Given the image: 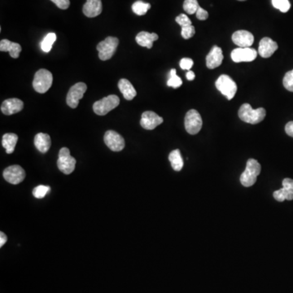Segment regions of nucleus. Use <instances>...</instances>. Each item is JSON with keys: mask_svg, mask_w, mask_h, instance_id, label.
I'll return each mask as SVG.
<instances>
[{"mask_svg": "<svg viewBox=\"0 0 293 293\" xmlns=\"http://www.w3.org/2000/svg\"><path fill=\"white\" fill-rule=\"evenodd\" d=\"M238 114L243 122L255 125L264 120L266 112L263 108L253 109L250 104H244L239 109Z\"/></svg>", "mask_w": 293, "mask_h": 293, "instance_id": "obj_1", "label": "nucleus"}, {"mask_svg": "<svg viewBox=\"0 0 293 293\" xmlns=\"http://www.w3.org/2000/svg\"><path fill=\"white\" fill-rule=\"evenodd\" d=\"M261 165L255 159H250L247 162L246 168L240 176V182L246 187L255 184L257 176L261 173Z\"/></svg>", "mask_w": 293, "mask_h": 293, "instance_id": "obj_2", "label": "nucleus"}, {"mask_svg": "<svg viewBox=\"0 0 293 293\" xmlns=\"http://www.w3.org/2000/svg\"><path fill=\"white\" fill-rule=\"evenodd\" d=\"M52 82H53V77L51 72L42 69L36 72L35 79L33 81V86L37 92L43 94L51 88Z\"/></svg>", "mask_w": 293, "mask_h": 293, "instance_id": "obj_3", "label": "nucleus"}, {"mask_svg": "<svg viewBox=\"0 0 293 293\" xmlns=\"http://www.w3.org/2000/svg\"><path fill=\"white\" fill-rule=\"evenodd\" d=\"M120 104V99L118 95H110L95 102L93 110L99 116H104L116 109Z\"/></svg>", "mask_w": 293, "mask_h": 293, "instance_id": "obj_4", "label": "nucleus"}, {"mask_svg": "<svg viewBox=\"0 0 293 293\" xmlns=\"http://www.w3.org/2000/svg\"><path fill=\"white\" fill-rule=\"evenodd\" d=\"M216 87L228 100L233 99L237 92V85L231 77L222 74L216 81Z\"/></svg>", "mask_w": 293, "mask_h": 293, "instance_id": "obj_5", "label": "nucleus"}, {"mask_svg": "<svg viewBox=\"0 0 293 293\" xmlns=\"http://www.w3.org/2000/svg\"><path fill=\"white\" fill-rule=\"evenodd\" d=\"M119 44V40L115 37H107L104 41L97 45V51H99V58L101 60H110L115 54Z\"/></svg>", "mask_w": 293, "mask_h": 293, "instance_id": "obj_6", "label": "nucleus"}, {"mask_svg": "<svg viewBox=\"0 0 293 293\" xmlns=\"http://www.w3.org/2000/svg\"><path fill=\"white\" fill-rule=\"evenodd\" d=\"M57 167L65 174H70L74 172L76 167V160L70 155L69 148H62L60 149L57 160Z\"/></svg>", "mask_w": 293, "mask_h": 293, "instance_id": "obj_7", "label": "nucleus"}, {"mask_svg": "<svg viewBox=\"0 0 293 293\" xmlns=\"http://www.w3.org/2000/svg\"><path fill=\"white\" fill-rule=\"evenodd\" d=\"M185 129L190 134H198L202 128V118L196 109H191L185 116Z\"/></svg>", "mask_w": 293, "mask_h": 293, "instance_id": "obj_8", "label": "nucleus"}, {"mask_svg": "<svg viewBox=\"0 0 293 293\" xmlns=\"http://www.w3.org/2000/svg\"><path fill=\"white\" fill-rule=\"evenodd\" d=\"M87 90V85L84 83H78L70 88L68 92L66 102L72 109H76L79 106V100L83 99L84 94Z\"/></svg>", "mask_w": 293, "mask_h": 293, "instance_id": "obj_9", "label": "nucleus"}, {"mask_svg": "<svg viewBox=\"0 0 293 293\" xmlns=\"http://www.w3.org/2000/svg\"><path fill=\"white\" fill-rule=\"evenodd\" d=\"M104 143L113 152H121L125 148V139L118 132L108 130L104 137Z\"/></svg>", "mask_w": 293, "mask_h": 293, "instance_id": "obj_10", "label": "nucleus"}, {"mask_svg": "<svg viewBox=\"0 0 293 293\" xmlns=\"http://www.w3.org/2000/svg\"><path fill=\"white\" fill-rule=\"evenodd\" d=\"M231 56L234 62H251L257 56V51L251 47H238L231 51Z\"/></svg>", "mask_w": 293, "mask_h": 293, "instance_id": "obj_11", "label": "nucleus"}, {"mask_svg": "<svg viewBox=\"0 0 293 293\" xmlns=\"http://www.w3.org/2000/svg\"><path fill=\"white\" fill-rule=\"evenodd\" d=\"M2 174L5 180L11 184H19L26 178V172L24 168L17 165L5 168Z\"/></svg>", "mask_w": 293, "mask_h": 293, "instance_id": "obj_12", "label": "nucleus"}, {"mask_svg": "<svg viewBox=\"0 0 293 293\" xmlns=\"http://www.w3.org/2000/svg\"><path fill=\"white\" fill-rule=\"evenodd\" d=\"M163 118L153 111H146L142 114L140 125L143 129L152 130L163 123Z\"/></svg>", "mask_w": 293, "mask_h": 293, "instance_id": "obj_13", "label": "nucleus"}, {"mask_svg": "<svg viewBox=\"0 0 293 293\" xmlns=\"http://www.w3.org/2000/svg\"><path fill=\"white\" fill-rule=\"evenodd\" d=\"M274 198L279 202H283L285 200H293V179L285 178L283 180V188L277 190L273 193Z\"/></svg>", "mask_w": 293, "mask_h": 293, "instance_id": "obj_14", "label": "nucleus"}, {"mask_svg": "<svg viewBox=\"0 0 293 293\" xmlns=\"http://www.w3.org/2000/svg\"><path fill=\"white\" fill-rule=\"evenodd\" d=\"M232 41L239 47H250L253 43L254 37L247 30H238L232 35Z\"/></svg>", "mask_w": 293, "mask_h": 293, "instance_id": "obj_15", "label": "nucleus"}, {"mask_svg": "<svg viewBox=\"0 0 293 293\" xmlns=\"http://www.w3.org/2000/svg\"><path fill=\"white\" fill-rule=\"evenodd\" d=\"M24 108V103L22 100L16 98L6 99L2 102L1 105V112L5 115H12L15 113L21 112Z\"/></svg>", "mask_w": 293, "mask_h": 293, "instance_id": "obj_16", "label": "nucleus"}, {"mask_svg": "<svg viewBox=\"0 0 293 293\" xmlns=\"http://www.w3.org/2000/svg\"><path fill=\"white\" fill-rule=\"evenodd\" d=\"M223 60L222 50L219 46H215L211 49L208 56H206V65L210 70L219 67Z\"/></svg>", "mask_w": 293, "mask_h": 293, "instance_id": "obj_17", "label": "nucleus"}, {"mask_svg": "<svg viewBox=\"0 0 293 293\" xmlns=\"http://www.w3.org/2000/svg\"><path fill=\"white\" fill-rule=\"evenodd\" d=\"M278 43L270 38H263L259 43L258 54L262 58H269L277 51Z\"/></svg>", "mask_w": 293, "mask_h": 293, "instance_id": "obj_18", "label": "nucleus"}, {"mask_svg": "<svg viewBox=\"0 0 293 293\" xmlns=\"http://www.w3.org/2000/svg\"><path fill=\"white\" fill-rule=\"evenodd\" d=\"M83 12L85 16L90 18H93L101 14V0H86L83 8Z\"/></svg>", "mask_w": 293, "mask_h": 293, "instance_id": "obj_19", "label": "nucleus"}, {"mask_svg": "<svg viewBox=\"0 0 293 293\" xmlns=\"http://www.w3.org/2000/svg\"><path fill=\"white\" fill-rule=\"evenodd\" d=\"M21 50L22 48L20 44L12 42L10 40H2L0 42V51L9 52L10 56L14 59L19 58Z\"/></svg>", "mask_w": 293, "mask_h": 293, "instance_id": "obj_20", "label": "nucleus"}, {"mask_svg": "<svg viewBox=\"0 0 293 293\" xmlns=\"http://www.w3.org/2000/svg\"><path fill=\"white\" fill-rule=\"evenodd\" d=\"M159 39L158 35L155 33H148L146 31H142L137 35L135 40L139 46H144L147 48L151 49L153 47V42Z\"/></svg>", "mask_w": 293, "mask_h": 293, "instance_id": "obj_21", "label": "nucleus"}, {"mask_svg": "<svg viewBox=\"0 0 293 293\" xmlns=\"http://www.w3.org/2000/svg\"><path fill=\"white\" fill-rule=\"evenodd\" d=\"M51 138L47 134L39 133L35 137V145L40 153H46L51 148Z\"/></svg>", "mask_w": 293, "mask_h": 293, "instance_id": "obj_22", "label": "nucleus"}, {"mask_svg": "<svg viewBox=\"0 0 293 293\" xmlns=\"http://www.w3.org/2000/svg\"><path fill=\"white\" fill-rule=\"evenodd\" d=\"M118 88H119L121 92L123 93L124 98L127 100H132L136 96V90L134 89L133 85L130 84V82L127 79H121L118 83Z\"/></svg>", "mask_w": 293, "mask_h": 293, "instance_id": "obj_23", "label": "nucleus"}, {"mask_svg": "<svg viewBox=\"0 0 293 293\" xmlns=\"http://www.w3.org/2000/svg\"><path fill=\"white\" fill-rule=\"evenodd\" d=\"M18 136L13 133H7L2 136V145L6 149L7 154H12L15 150Z\"/></svg>", "mask_w": 293, "mask_h": 293, "instance_id": "obj_24", "label": "nucleus"}, {"mask_svg": "<svg viewBox=\"0 0 293 293\" xmlns=\"http://www.w3.org/2000/svg\"><path fill=\"white\" fill-rule=\"evenodd\" d=\"M168 160L170 162L171 167L175 171L182 170L184 162L182 160V156H181L180 151L178 149L173 150L168 155Z\"/></svg>", "mask_w": 293, "mask_h": 293, "instance_id": "obj_25", "label": "nucleus"}, {"mask_svg": "<svg viewBox=\"0 0 293 293\" xmlns=\"http://www.w3.org/2000/svg\"><path fill=\"white\" fill-rule=\"evenodd\" d=\"M151 8L150 3L148 2H144L143 1H136L132 5V10L135 14L138 16H143L148 12V10Z\"/></svg>", "mask_w": 293, "mask_h": 293, "instance_id": "obj_26", "label": "nucleus"}, {"mask_svg": "<svg viewBox=\"0 0 293 293\" xmlns=\"http://www.w3.org/2000/svg\"><path fill=\"white\" fill-rule=\"evenodd\" d=\"M56 41V35L55 33H49L46 35V37L44 38L41 43V48L44 52H49L51 51L53 46L54 42Z\"/></svg>", "mask_w": 293, "mask_h": 293, "instance_id": "obj_27", "label": "nucleus"}, {"mask_svg": "<svg viewBox=\"0 0 293 293\" xmlns=\"http://www.w3.org/2000/svg\"><path fill=\"white\" fill-rule=\"evenodd\" d=\"M199 7L200 6L197 0H185L183 2V9L187 14L192 15L196 13Z\"/></svg>", "mask_w": 293, "mask_h": 293, "instance_id": "obj_28", "label": "nucleus"}, {"mask_svg": "<svg viewBox=\"0 0 293 293\" xmlns=\"http://www.w3.org/2000/svg\"><path fill=\"white\" fill-rule=\"evenodd\" d=\"M182 84V79L176 74L175 69L171 70L170 78H169L168 82H167V85L170 86V87L174 88V89H177V88L180 87Z\"/></svg>", "mask_w": 293, "mask_h": 293, "instance_id": "obj_29", "label": "nucleus"}, {"mask_svg": "<svg viewBox=\"0 0 293 293\" xmlns=\"http://www.w3.org/2000/svg\"><path fill=\"white\" fill-rule=\"evenodd\" d=\"M274 7L279 9L280 12H287L291 7V3L289 0H271Z\"/></svg>", "mask_w": 293, "mask_h": 293, "instance_id": "obj_30", "label": "nucleus"}, {"mask_svg": "<svg viewBox=\"0 0 293 293\" xmlns=\"http://www.w3.org/2000/svg\"><path fill=\"white\" fill-rule=\"evenodd\" d=\"M51 191V187L48 186H44V185H40L38 187H35V189L33 190V195L35 198L42 199L46 196V195L50 192Z\"/></svg>", "mask_w": 293, "mask_h": 293, "instance_id": "obj_31", "label": "nucleus"}, {"mask_svg": "<svg viewBox=\"0 0 293 293\" xmlns=\"http://www.w3.org/2000/svg\"><path fill=\"white\" fill-rule=\"evenodd\" d=\"M284 87L286 88L289 91L293 92V70L289 71L285 74L284 80H283Z\"/></svg>", "mask_w": 293, "mask_h": 293, "instance_id": "obj_32", "label": "nucleus"}, {"mask_svg": "<svg viewBox=\"0 0 293 293\" xmlns=\"http://www.w3.org/2000/svg\"><path fill=\"white\" fill-rule=\"evenodd\" d=\"M196 33L194 26H189L182 27V31H181V35L184 40H189L191 38L193 37Z\"/></svg>", "mask_w": 293, "mask_h": 293, "instance_id": "obj_33", "label": "nucleus"}, {"mask_svg": "<svg viewBox=\"0 0 293 293\" xmlns=\"http://www.w3.org/2000/svg\"><path fill=\"white\" fill-rule=\"evenodd\" d=\"M175 21L181 27L192 26V25L191 20L188 18V16H187V15L185 14H180L179 16H177Z\"/></svg>", "mask_w": 293, "mask_h": 293, "instance_id": "obj_34", "label": "nucleus"}, {"mask_svg": "<svg viewBox=\"0 0 293 293\" xmlns=\"http://www.w3.org/2000/svg\"><path fill=\"white\" fill-rule=\"evenodd\" d=\"M180 67L183 70H190L194 65V62L190 58H182L180 61Z\"/></svg>", "mask_w": 293, "mask_h": 293, "instance_id": "obj_35", "label": "nucleus"}, {"mask_svg": "<svg viewBox=\"0 0 293 293\" xmlns=\"http://www.w3.org/2000/svg\"><path fill=\"white\" fill-rule=\"evenodd\" d=\"M59 8L62 10L67 9L70 6V0H51Z\"/></svg>", "mask_w": 293, "mask_h": 293, "instance_id": "obj_36", "label": "nucleus"}, {"mask_svg": "<svg viewBox=\"0 0 293 293\" xmlns=\"http://www.w3.org/2000/svg\"><path fill=\"white\" fill-rule=\"evenodd\" d=\"M196 17L199 20H201V21H206L207 20L209 17V13L206 10L203 9L202 7H199L198 10H197V12H196Z\"/></svg>", "mask_w": 293, "mask_h": 293, "instance_id": "obj_37", "label": "nucleus"}, {"mask_svg": "<svg viewBox=\"0 0 293 293\" xmlns=\"http://www.w3.org/2000/svg\"><path fill=\"white\" fill-rule=\"evenodd\" d=\"M285 131L288 135L293 138V122H289V123H287L286 126H285Z\"/></svg>", "mask_w": 293, "mask_h": 293, "instance_id": "obj_38", "label": "nucleus"}, {"mask_svg": "<svg viewBox=\"0 0 293 293\" xmlns=\"http://www.w3.org/2000/svg\"><path fill=\"white\" fill-rule=\"evenodd\" d=\"M7 237L3 232H0V247H2L7 242Z\"/></svg>", "mask_w": 293, "mask_h": 293, "instance_id": "obj_39", "label": "nucleus"}, {"mask_svg": "<svg viewBox=\"0 0 293 293\" xmlns=\"http://www.w3.org/2000/svg\"><path fill=\"white\" fill-rule=\"evenodd\" d=\"M186 77H187V79L188 80V81H193V80L195 79V77H196V75H195V74L193 73V72L189 70V71L187 72V74H186Z\"/></svg>", "mask_w": 293, "mask_h": 293, "instance_id": "obj_40", "label": "nucleus"}, {"mask_svg": "<svg viewBox=\"0 0 293 293\" xmlns=\"http://www.w3.org/2000/svg\"><path fill=\"white\" fill-rule=\"evenodd\" d=\"M239 1H246V0H239Z\"/></svg>", "mask_w": 293, "mask_h": 293, "instance_id": "obj_41", "label": "nucleus"}]
</instances>
